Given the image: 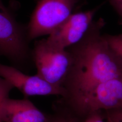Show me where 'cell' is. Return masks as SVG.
I'll return each mask as SVG.
<instances>
[{
    "mask_svg": "<svg viewBox=\"0 0 122 122\" xmlns=\"http://www.w3.org/2000/svg\"><path fill=\"white\" fill-rule=\"evenodd\" d=\"M0 77L17 88L25 98L36 96H67L64 87L49 83L37 74L26 75L15 67L0 63Z\"/></svg>",
    "mask_w": 122,
    "mask_h": 122,
    "instance_id": "7",
    "label": "cell"
},
{
    "mask_svg": "<svg viewBox=\"0 0 122 122\" xmlns=\"http://www.w3.org/2000/svg\"><path fill=\"white\" fill-rule=\"evenodd\" d=\"M81 0H38L27 28L30 42L49 35L74 13Z\"/></svg>",
    "mask_w": 122,
    "mask_h": 122,
    "instance_id": "3",
    "label": "cell"
},
{
    "mask_svg": "<svg viewBox=\"0 0 122 122\" xmlns=\"http://www.w3.org/2000/svg\"><path fill=\"white\" fill-rule=\"evenodd\" d=\"M75 104L81 111L88 114L122 108V76L99 84Z\"/></svg>",
    "mask_w": 122,
    "mask_h": 122,
    "instance_id": "5",
    "label": "cell"
},
{
    "mask_svg": "<svg viewBox=\"0 0 122 122\" xmlns=\"http://www.w3.org/2000/svg\"><path fill=\"white\" fill-rule=\"evenodd\" d=\"M48 122H71L65 120L64 118H49Z\"/></svg>",
    "mask_w": 122,
    "mask_h": 122,
    "instance_id": "14",
    "label": "cell"
},
{
    "mask_svg": "<svg viewBox=\"0 0 122 122\" xmlns=\"http://www.w3.org/2000/svg\"><path fill=\"white\" fill-rule=\"evenodd\" d=\"M114 9L122 18V0H109Z\"/></svg>",
    "mask_w": 122,
    "mask_h": 122,
    "instance_id": "13",
    "label": "cell"
},
{
    "mask_svg": "<svg viewBox=\"0 0 122 122\" xmlns=\"http://www.w3.org/2000/svg\"><path fill=\"white\" fill-rule=\"evenodd\" d=\"M14 88L13 86L7 81L0 77V122L1 110L5 100L9 98V94Z\"/></svg>",
    "mask_w": 122,
    "mask_h": 122,
    "instance_id": "10",
    "label": "cell"
},
{
    "mask_svg": "<svg viewBox=\"0 0 122 122\" xmlns=\"http://www.w3.org/2000/svg\"><path fill=\"white\" fill-rule=\"evenodd\" d=\"M2 122H48L49 118L26 98L22 100L7 98L2 105Z\"/></svg>",
    "mask_w": 122,
    "mask_h": 122,
    "instance_id": "8",
    "label": "cell"
},
{
    "mask_svg": "<svg viewBox=\"0 0 122 122\" xmlns=\"http://www.w3.org/2000/svg\"><path fill=\"white\" fill-rule=\"evenodd\" d=\"M88 114V116L84 122H105L98 112H93Z\"/></svg>",
    "mask_w": 122,
    "mask_h": 122,
    "instance_id": "12",
    "label": "cell"
},
{
    "mask_svg": "<svg viewBox=\"0 0 122 122\" xmlns=\"http://www.w3.org/2000/svg\"><path fill=\"white\" fill-rule=\"evenodd\" d=\"M104 35L111 50L122 61V34Z\"/></svg>",
    "mask_w": 122,
    "mask_h": 122,
    "instance_id": "9",
    "label": "cell"
},
{
    "mask_svg": "<svg viewBox=\"0 0 122 122\" xmlns=\"http://www.w3.org/2000/svg\"><path fill=\"white\" fill-rule=\"evenodd\" d=\"M107 122H108V121H107Z\"/></svg>",
    "mask_w": 122,
    "mask_h": 122,
    "instance_id": "15",
    "label": "cell"
},
{
    "mask_svg": "<svg viewBox=\"0 0 122 122\" xmlns=\"http://www.w3.org/2000/svg\"><path fill=\"white\" fill-rule=\"evenodd\" d=\"M99 8L72 14L49 35L46 39L48 44L56 48L66 49L78 43L91 27Z\"/></svg>",
    "mask_w": 122,
    "mask_h": 122,
    "instance_id": "6",
    "label": "cell"
},
{
    "mask_svg": "<svg viewBox=\"0 0 122 122\" xmlns=\"http://www.w3.org/2000/svg\"><path fill=\"white\" fill-rule=\"evenodd\" d=\"M27 28L16 21L11 7L0 0V54L6 57L16 68L25 67L32 54Z\"/></svg>",
    "mask_w": 122,
    "mask_h": 122,
    "instance_id": "2",
    "label": "cell"
},
{
    "mask_svg": "<svg viewBox=\"0 0 122 122\" xmlns=\"http://www.w3.org/2000/svg\"><path fill=\"white\" fill-rule=\"evenodd\" d=\"M31 54L38 75L53 85L64 87L72 65L67 49L55 48L46 39H42L35 43Z\"/></svg>",
    "mask_w": 122,
    "mask_h": 122,
    "instance_id": "4",
    "label": "cell"
},
{
    "mask_svg": "<svg viewBox=\"0 0 122 122\" xmlns=\"http://www.w3.org/2000/svg\"><path fill=\"white\" fill-rule=\"evenodd\" d=\"M104 20L94 21L78 43L66 49L72 65L64 87L75 104L99 84L122 76V61L114 53L104 35Z\"/></svg>",
    "mask_w": 122,
    "mask_h": 122,
    "instance_id": "1",
    "label": "cell"
},
{
    "mask_svg": "<svg viewBox=\"0 0 122 122\" xmlns=\"http://www.w3.org/2000/svg\"><path fill=\"white\" fill-rule=\"evenodd\" d=\"M107 121L109 122H122V108L107 111Z\"/></svg>",
    "mask_w": 122,
    "mask_h": 122,
    "instance_id": "11",
    "label": "cell"
}]
</instances>
